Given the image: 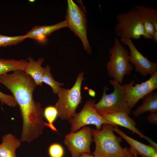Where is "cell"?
Masks as SVG:
<instances>
[{"instance_id": "3", "label": "cell", "mask_w": 157, "mask_h": 157, "mask_svg": "<svg viewBox=\"0 0 157 157\" xmlns=\"http://www.w3.org/2000/svg\"><path fill=\"white\" fill-rule=\"evenodd\" d=\"M108 53L109 60L106 64L108 74L121 85L124 76L130 74L133 69L129 61V51L116 37Z\"/></svg>"}, {"instance_id": "17", "label": "cell", "mask_w": 157, "mask_h": 157, "mask_svg": "<svg viewBox=\"0 0 157 157\" xmlns=\"http://www.w3.org/2000/svg\"><path fill=\"white\" fill-rule=\"evenodd\" d=\"M142 103L133 112L136 117L147 112L151 113H157V93L151 92L142 99Z\"/></svg>"}, {"instance_id": "12", "label": "cell", "mask_w": 157, "mask_h": 157, "mask_svg": "<svg viewBox=\"0 0 157 157\" xmlns=\"http://www.w3.org/2000/svg\"><path fill=\"white\" fill-rule=\"evenodd\" d=\"M129 115L126 113L122 112L102 116L111 123L124 127L132 131L133 133L136 134L140 138L146 140L150 145L157 149V144L137 128L135 121Z\"/></svg>"}, {"instance_id": "8", "label": "cell", "mask_w": 157, "mask_h": 157, "mask_svg": "<svg viewBox=\"0 0 157 157\" xmlns=\"http://www.w3.org/2000/svg\"><path fill=\"white\" fill-rule=\"evenodd\" d=\"M95 103L94 99L88 100L81 110L68 120L71 125L70 132H76L82 127L89 124L95 125L97 130H100L102 125L105 124L118 127L117 125L109 122L96 111L94 108Z\"/></svg>"}, {"instance_id": "2", "label": "cell", "mask_w": 157, "mask_h": 157, "mask_svg": "<svg viewBox=\"0 0 157 157\" xmlns=\"http://www.w3.org/2000/svg\"><path fill=\"white\" fill-rule=\"evenodd\" d=\"M114 128L112 125L105 124L100 130L92 129L95 146L92 155L94 157H135L131 147L122 148L120 145L122 138L115 134Z\"/></svg>"}, {"instance_id": "26", "label": "cell", "mask_w": 157, "mask_h": 157, "mask_svg": "<svg viewBox=\"0 0 157 157\" xmlns=\"http://www.w3.org/2000/svg\"><path fill=\"white\" fill-rule=\"evenodd\" d=\"M88 93L90 96L93 97H95L96 95V93L95 91L90 89L88 90Z\"/></svg>"}, {"instance_id": "24", "label": "cell", "mask_w": 157, "mask_h": 157, "mask_svg": "<svg viewBox=\"0 0 157 157\" xmlns=\"http://www.w3.org/2000/svg\"><path fill=\"white\" fill-rule=\"evenodd\" d=\"M0 101L2 105L5 104L9 106L15 107L17 103L13 96L6 94L0 91Z\"/></svg>"}, {"instance_id": "18", "label": "cell", "mask_w": 157, "mask_h": 157, "mask_svg": "<svg viewBox=\"0 0 157 157\" xmlns=\"http://www.w3.org/2000/svg\"><path fill=\"white\" fill-rule=\"evenodd\" d=\"M28 63L25 60L0 58V76L10 71H24Z\"/></svg>"}, {"instance_id": "7", "label": "cell", "mask_w": 157, "mask_h": 157, "mask_svg": "<svg viewBox=\"0 0 157 157\" xmlns=\"http://www.w3.org/2000/svg\"><path fill=\"white\" fill-rule=\"evenodd\" d=\"M66 19L68 27L81 41L84 49L88 54L92 53L91 48L87 37V25L83 10L72 0H68Z\"/></svg>"}, {"instance_id": "11", "label": "cell", "mask_w": 157, "mask_h": 157, "mask_svg": "<svg viewBox=\"0 0 157 157\" xmlns=\"http://www.w3.org/2000/svg\"><path fill=\"white\" fill-rule=\"evenodd\" d=\"M120 41L129 47L130 50L129 61L134 65L136 72L146 77L148 74L151 75L157 72V63L150 61L142 55L136 48L132 40L120 39Z\"/></svg>"}, {"instance_id": "14", "label": "cell", "mask_w": 157, "mask_h": 157, "mask_svg": "<svg viewBox=\"0 0 157 157\" xmlns=\"http://www.w3.org/2000/svg\"><path fill=\"white\" fill-rule=\"evenodd\" d=\"M114 131L124 139L131 146V148L142 157H157V149L152 146L144 144L129 137L118 127H115Z\"/></svg>"}, {"instance_id": "20", "label": "cell", "mask_w": 157, "mask_h": 157, "mask_svg": "<svg viewBox=\"0 0 157 157\" xmlns=\"http://www.w3.org/2000/svg\"><path fill=\"white\" fill-rule=\"evenodd\" d=\"M45 67L44 71L42 76V81L49 85L52 88L53 94H57L59 92L61 86L64 85L63 83L56 81L51 72V67L47 65Z\"/></svg>"}, {"instance_id": "21", "label": "cell", "mask_w": 157, "mask_h": 157, "mask_svg": "<svg viewBox=\"0 0 157 157\" xmlns=\"http://www.w3.org/2000/svg\"><path fill=\"white\" fill-rule=\"evenodd\" d=\"M43 114L48 122L46 123L45 126L49 127L53 131L57 132V130L53 124L58 116V111L55 106H49L45 107L43 109Z\"/></svg>"}, {"instance_id": "25", "label": "cell", "mask_w": 157, "mask_h": 157, "mask_svg": "<svg viewBox=\"0 0 157 157\" xmlns=\"http://www.w3.org/2000/svg\"><path fill=\"white\" fill-rule=\"evenodd\" d=\"M147 121L152 124L157 125V113H151L147 117Z\"/></svg>"}, {"instance_id": "5", "label": "cell", "mask_w": 157, "mask_h": 157, "mask_svg": "<svg viewBox=\"0 0 157 157\" xmlns=\"http://www.w3.org/2000/svg\"><path fill=\"white\" fill-rule=\"evenodd\" d=\"M83 76V72L80 73L70 89L60 87L57 94L58 99L55 107L61 119L68 120L76 113V110L81 103V87L85 79Z\"/></svg>"}, {"instance_id": "6", "label": "cell", "mask_w": 157, "mask_h": 157, "mask_svg": "<svg viewBox=\"0 0 157 157\" xmlns=\"http://www.w3.org/2000/svg\"><path fill=\"white\" fill-rule=\"evenodd\" d=\"M116 18L117 22L114 32L120 39L138 40L142 36L145 39H152V37L145 31L141 17L135 7L119 14Z\"/></svg>"}, {"instance_id": "28", "label": "cell", "mask_w": 157, "mask_h": 157, "mask_svg": "<svg viewBox=\"0 0 157 157\" xmlns=\"http://www.w3.org/2000/svg\"><path fill=\"white\" fill-rule=\"evenodd\" d=\"M152 39L155 42L157 43V31H155L153 37Z\"/></svg>"}, {"instance_id": "22", "label": "cell", "mask_w": 157, "mask_h": 157, "mask_svg": "<svg viewBox=\"0 0 157 157\" xmlns=\"http://www.w3.org/2000/svg\"><path fill=\"white\" fill-rule=\"evenodd\" d=\"M27 38L25 35L9 36L0 34V47L16 45Z\"/></svg>"}, {"instance_id": "10", "label": "cell", "mask_w": 157, "mask_h": 157, "mask_svg": "<svg viewBox=\"0 0 157 157\" xmlns=\"http://www.w3.org/2000/svg\"><path fill=\"white\" fill-rule=\"evenodd\" d=\"M134 80L122 86L125 93L126 100L129 108L132 109L139 100L157 88V72L149 79L134 86Z\"/></svg>"}, {"instance_id": "29", "label": "cell", "mask_w": 157, "mask_h": 157, "mask_svg": "<svg viewBox=\"0 0 157 157\" xmlns=\"http://www.w3.org/2000/svg\"><path fill=\"white\" fill-rule=\"evenodd\" d=\"M135 157H137V153H135Z\"/></svg>"}, {"instance_id": "19", "label": "cell", "mask_w": 157, "mask_h": 157, "mask_svg": "<svg viewBox=\"0 0 157 157\" xmlns=\"http://www.w3.org/2000/svg\"><path fill=\"white\" fill-rule=\"evenodd\" d=\"M140 17L151 22L157 30V10L144 6L137 5L134 7Z\"/></svg>"}, {"instance_id": "16", "label": "cell", "mask_w": 157, "mask_h": 157, "mask_svg": "<svg viewBox=\"0 0 157 157\" xmlns=\"http://www.w3.org/2000/svg\"><path fill=\"white\" fill-rule=\"evenodd\" d=\"M0 144V157H17L16 149L21 145V141L15 135L8 133L2 137Z\"/></svg>"}, {"instance_id": "1", "label": "cell", "mask_w": 157, "mask_h": 157, "mask_svg": "<svg viewBox=\"0 0 157 157\" xmlns=\"http://www.w3.org/2000/svg\"><path fill=\"white\" fill-rule=\"evenodd\" d=\"M0 83L11 92L19 106L23 121L21 141L32 142L42 134L46 124L43 109L33 99L35 81L24 71L18 70L0 76Z\"/></svg>"}, {"instance_id": "15", "label": "cell", "mask_w": 157, "mask_h": 157, "mask_svg": "<svg viewBox=\"0 0 157 157\" xmlns=\"http://www.w3.org/2000/svg\"><path fill=\"white\" fill-rule=\"evenodd\" d=\"M27 60L28 63L24 71L33 78L36 85L42 86V77L45 69V67L42 66L44 58L40 57L35 60L32 57H29Z\"/></svg>"}, {"instance_id": "23", "label": "cell", "mask_w": 157, "mask_h": 157, "mask_svg": "<svg viewBox=\"0 0 157 157\" xmlns=\"http://www.w3.org/2000/svg\"><path fill=\"white\" fill-rule=\"evenodd\" d=\"M50 157H63L64 150L62 145L58 143H53L49 147L48 149Z\"/></svg>"}, {"instance_id": "27", "label": "cell", "mask_w": 157, "mask_h": 157, "mask_svg": "<svg viewBox=\"0 0 157 157\" xmlns=\"http://www.w3.org/2000/svg\"><path fill=\"white\" fill-rule=\"evenodd\" d=\"M80 157H94L92 155H91L87 153H83L81 155Z\"/></svg>"}, {"instance_id": "4", "label": "cell", "mask_w": 157, "mask_h": 157, "mask_svg": "<svg viewBox=\"0 0 157 157\" xmlns=\"http://www.w3.org/2000/svg\"><path fill=\"white\" fill-rule=\"evenodd\" d=\"M109 83L113 86V91L110 94H107L106 91L109 89L107 85L104 87L101 99L95 104V110L101 116L122 112L126 113L130 115L131 109L128 105L122 85L113 79L110 80Z\"/></svg>"}, {"instance_id": "9", "label": "cell", "mask_w": 157, "mask_h": 157, "mask_svg": "<svg viewBox=\"0 0 157 157\" xmlns=\"http://www.w3.org/2000/svg\"><path fill=\"white\" fill-rule=\"evenodd\" d=\"M92 137L91 129L84 126L80 130L67 134L63 142L72 157H80L83 153L90 154V146L93 141Z\"/></svg>"}, {"instance_id": "13", "label": "cell", "mask_w": 157, "mask_h": 157, "mask_svg": "<svg viewBox=\"0 0 157 157\" xmlns=\"http://www.w3.org/2000/svg\"><path fill=\"white\" fill-rule=\"evenodd\" d=\"M67 27V23L65 20L54 25L36 26L25 35L27 38L32 39L44 43L47 41V36L51 33L62 28Z\"/></svg>"}]
</instances>
